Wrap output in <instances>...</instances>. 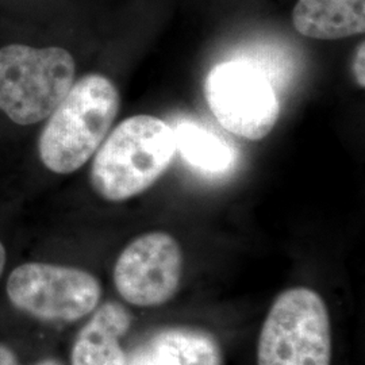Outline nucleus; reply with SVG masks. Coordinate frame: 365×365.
<instances>
[{
  "instance_id": "nucleus-3",
  "label": "nucleus",
  "mask_w": 365,
  "mask_h": 365,
  "mask_svg": "<svg viewBox=\"0 0 365 365\" xmlns=\"http://www.w3.org/2000/svg\"><path fill=\"white\" fill-rule=\"evenodd\" d=\"M76 64L64 48H0V110L18 125L46 119L72 88Z\"/></svg>"
},
{
  "instance_id": "nucleus-11",
  "label": "nucleus",
  "mask_w": 365,
  "mask_h": 365,
  "mask_svg": "<svg viewBox=\"0 0 365 365\" xmlns=\"http://www.w3.org/2000/svg\"><path fill=\"white\" fill-rule=\"evenodd\" d=\"M176 149L194 167L210 172L227 170L233 161L232 149L215 134L196 126L195 123L182 122L175 130Z\"/></svg>"
},
{
  "instance_id": "nucleus-5",
  "label": "nucleus",
  "mask_w": 365,
  "mask_h": 365,
  "mask_svg": "<svg viewBox=\"0 0 365 365\" xmlns=\"http://www.w3.org/2000/svg\"><path fill=\"white\" fill-rule=\"evenodd\" d=\"M6 294L21 313L43 322H75L99 306L102 284L76 267L25 262L9 276Z\"/></svg>"
},
{
  "instance_id": "nucleus-2",
  "label": "nucleus",
  "mask_w": 365,
  "mask_h": 365,
  "mask_svg": "<svg viewBox=\"0 0 365 365\" xmlns=\"http://www.w3.org/2000/svg\"><path fill=\"white\" fill-rule=\"evenodd\" d=\"M175 150L173 129L163 119L148 114L126 118L95 153L92 188L115 203L140 195L168 170Z\"/></svg>"
},
{
  "instance_id": "nucleus-13",
  "label": "nucleus",
  "mask_w": 365,
  "mask_h": 365,
  "mask_svg": "<svg viewBox=\"0 0 365 365\" xmlns=\"http://www.w3.org/2000/svg\"><path fill=\"white\" fill-rule=\"evenodd\" d=\"M353 76L359 87H365V43L364 41L357 46L352 61Z\"/></svg>"
},
{
  "instance_id": "nucleus-7",
  "label": "nucleus",
  "mask_w": 365,
  "mask_h": 365,
  "mask_svg": "<svg viewBox=\"0 0 365 365\" xmlns=\"http://www.w3.org/2000/svg\"><path fill=\"white\" fill-rule=\"evenodd\" d=\"M184 255L178 240L165 232L134 238L114 265V286L122 299L137 307H157L178 292Z\"/></svg>"
},
{
  "instance_id": "nucleus-1",
  "label": "nucleus",
  "mask_w": 365,
  "mask_h": 365,
  "mask_svg": "<svg viewBox=\"0 0 365 365\" xmlns=\"http://www.w3.org/2000/svg\"><path fill=\"white\" fill-rule=\"evenodd\" d=\"M120 108L111 78L90 73L78 78L41 131L39 158L49 170L69 175L80 170L105 141Z\"/></svg>"
},
{
  "instance_id": "nucleus-14",
  "label": "nucleus",
  "mask_w": 365,
  "mask_h": 365,
  "mask_svg": "<svg viewBox=\"0 0 365 365\" xmlns=\"http://www.w3.org/2000/svg\"><path fill=\"white\" fill-rule=\"evenodd\" d=\"M6 261H7V252H6L4 245L0 242V277H1V274H3V271H4Z\"/></svg>"
},
{
  "instance_id": "nucleus-4",
  "label": "nucleus",
  "mask_w": 365,
  "mask_h": 365,
  "mask_svg": "<svg viewBox=\"0 0 365 365\" xmlns=\"http://www.w3.org/2000/svg\"><path fill=\"white\" fill-rule=\"evenodd\" d=\"M331 324L324 298L312 288L280 292L262 324L257 365H330Z\"/></svg>"
},
{
  "instance_id": "nucleus-10",
  "label": "nucleus",
  "mask_w": 365,
  "mask_h": 365,
  "mask_svg": "<svg viewBox=\"0 0 365 365\" xmlns=\"http://www.w3.org/2000/svg\"><path fill=\"white\" fill-rule=\"evenodd\" d=\"M292 25L303 37L342 39L365 31V0H298Z\"/></svg>"
},
{
  "instance_id": "nucleus-12",
  "label": "nucleus",
  "mask_w": 365,
  "mask_h": 365,
  "mask_svg": "<svg viewBox=\"0 0 365 365\" xmlns=\"http://www.w3.org/2000/svg\"><path fill=\"white\" fill-rule=\"evenodd\" d=\"M0 365H21L19 364V360L16 357V354L14 352L13 349L6 345V344H1L0 342ZM31 365H64L60 360L57 359H53V357H48V359H42L37 363Z\"/></svg>"
},
{
  "instance_id": "nucleus-9",
  "label": "nucleus",
  "mask_w": 365,
  "mask_h": 365,
  "mask_svg": "<svg viewBox=\"0 0 365 365\" xmlns=\"http://www.w3.org/2000/svg\"><path fill=\"white\" fill-rule=\"evenodd\" d=\"M130 325V314L117 302L96 307L75 339L71 365H126L120 339Z\"/></svg>"
},
{
  "instance_id": "nucleus-6",
  "label": "nucleus",
  "mask_w": 365,
  "mask_h": 365,
  "mask_svg": "<svg viewBox=\"0 0 365 365\" xmlns=\"http://www.w3.org/2000/svg\"><path fill=\"white\" fill-rule=\"evenodd\" d=\"M205 98L223 129L249 141L269 135L280 117L274 86L247 63L214 66L205 81Z\"/></svg>"
},
{
  "instance_id": "nucleus-8",
  "label": "nucleus",
  "mask_w": 365,
  "mask_h": 365,
  "mask_svg": "<svg viewBox=\"0 0 365 365\" xmlns=\"http://www.w3.org/2000/svg\"><path fill=\"white\" fill-rule=\"evenodd\" d=\"M126 365H223L221 344L207 330L167 327L126 354Z\"/></svg>"
}]
</instances>
